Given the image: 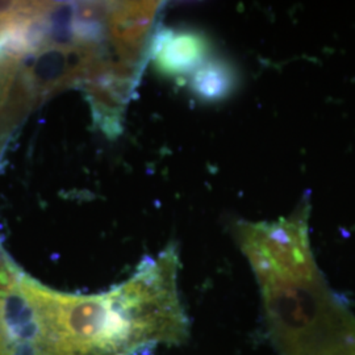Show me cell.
<instances>
[{"mask_svg": "<svg viewBox=\"0 0 355 355\" xmlns=\"http://www.w3.org/2000/svg\"><path fill=\"white\" fill-rule=\"evenodd\" d=\"M178 270L177 248L168 246L98 295L53 291L23 274L4 297L15 355H148L184 343L190 318Z\"/></svg>", "mask_w": 355, "mask_h": 355, "instance_id": "6da1fadb", "label": "cell"}, {"mask_svg": "<svg viewBox=\"0 0 355 355\" xmlns=\"http://www.w3.org/2000/svg\"><path fill=\"white\" fill-rule=\"evenodd\" d=\"M309 199L275 221L236 225L280 355H355V318L330 293L309 243Z\"/></svg>", "mask_w": 355, "mask_h": 355, "instance_id": "7a4b0ae2", "label": "cell"}, {"mask_svg": "<svg viewBox=\"0 0 355 355\" xmlns=\"http://www.w3.org/2000/svg\"><path fill=\"white\" fill-rule=\"evenodd\" d=\"M152 57L158 70L167 76H184L202 64L208 44L192 32L162 31L153 38Z\"/></svg>", "mask_w": 355, "mask_h": 355, "instance_id": "3957f363", "label": "cell"}, {"mask_svg": "<svg viewBox=\"0 0 355 355\" xmlns=\"http://www.w3.org/2000/svg\"><path fill=\"white\" fill-rule=\"evenodd\" d=\"M7 57H8V54L4 51L3 46L0 45V64H1V62H3V61L7 58Z\"/></svg>", "mask_w": 355, "mask_h": 355, "instance_id": "277c9868", "label": "cell"}]
</instances>
